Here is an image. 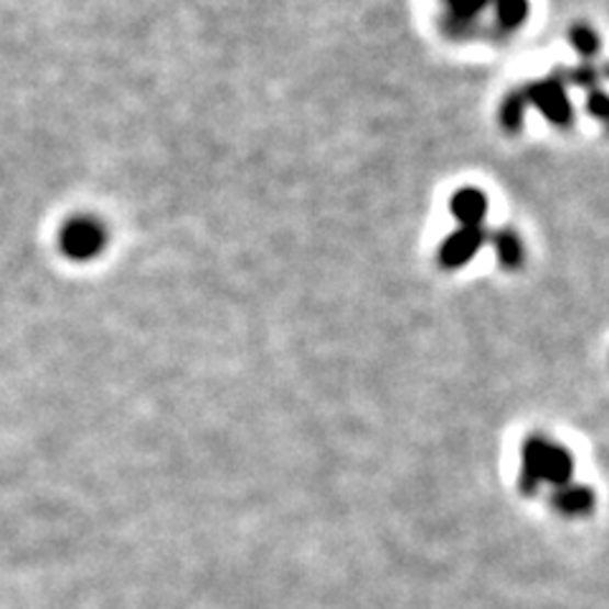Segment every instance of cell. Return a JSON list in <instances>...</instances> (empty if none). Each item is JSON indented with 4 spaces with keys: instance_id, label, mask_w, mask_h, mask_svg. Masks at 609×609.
Listing matches in <instances>:
<instances>
[{
    "instance_id": "obj_13",
    "label": "cell",
    "mask_w": 609,
    "mask_h": 609,
    "mask_svg": "<svg viewBox=\"0 0 609 609\" xmlns=\"http://www.w3.org/2000/svg\"><path fill=\"white\" fill-rule=\"evenodd\" d=\"M487 3V0H450V5L458 11L460 15H473L481 11V8Z\"/></svg>"
},
{
    "instance_id": "obj_11",
    "label": "cell",
    "mask_w": 609,
    "mask_h": 609,
    "mask_svg": "<svg viewBox=\"0 0 609 609\" xmlns=\"http://www.w3.org/2000/svg\"><path fill=\"white\" fill-rule=\"evenodd\" d=\"M568 41H572V46L582 56H595L599 52V36L589 26H574Z\"/></svg>"
},
{
    "instance_id": "obj_2",
    "label": "cell",
    "mask_w": 609,
    "mask_h": 609,
    "mask_svg": "<svg viewBox=\"0 0 609 609\" xmlns=\"http://www.w3.org/2000/svg\"><path fill=\"white\" fill-rule=\"evenodd\" d=\"M523 97H526V104H531V108L539 110L551 125L564 127L572 122V115H574L572 104H568L566 89L559 79L531 81V84L523 89Z\"/></svg>"
},
{
    "instance_id": "obj_9",
    "label": "cell",
    "mask_w": 609,
    "mask_h": 609,
    "mask_svg": "<svg viewBox=\"0 0 609 609\" xmlns=\"http://www.w3.org/2000/svg\"><path fill=\"white\" fill-rule=\"evenodd\" d=\"M528 15V0H498V21L508 29H518Z\"/></svg>"
},
{
    "instance_id": "obj_12",
    "label": "cell",
    "mask_w": 609,
    "mask_h": 609,
    "mask_svg": "<svg viewBox=\"0 0 609 609\" xmlns=\"http://www.w3.org/2000/svg\"><path fill=\"white\" fill-rule=\"evenodd\" d=\"M587 112L591 117L609 122V94H605L602 89H591L587 94Z\"/></svg>"
},
{
    "instance_id": "obj_7",
    "label": "cell",
    "mask_w": 609,
    "mask_h": 609,
    "mask_svg": "<svg viewBox=\"0 0 609 609\" xmlns=\"http://www.w3.org/2000/svg\"><path fill=\"white\" fill-rule=\"evenodd\" d=\"M493 247H495V255H498V259H500V264L506 267V270H516V267H521L523 244H521V239H518L516 232H510V229L495 232Z\"/></svg>"
},
{
    "instance_id": "obj_4",
    "label": "cell",
    "mask_w": 609,
    "mask_h": 609,
    "mask_svg": "<svg viewBox=\"0 0 609 609\" xmlns=\"http://www.w3.org/2000/svg\"><path fill=\"white\" fill-rule=\"evenodd\" d=\"M595 490L579 483H566L562 487H554V493H551V506H554L556 514L566 518L589 516L595 510Z\"/></svg>"
},
{
    "instance_id": "obj_8",
    "label": "cell",
    "mask_w": 609,
    "mask_h": 609,
    "mask_svg": "<svg viewBox=\"0 0 609 609\" xmlns=\"http://www.w3.org/2000/svg\"><path fill=\"white\" fill-rule=\"evenodd\" d=\"M526 97L523 92H514L506 97V102H503V110H500V120H503V127L510 129V133H516V129H521L523 125V115H526Z\"/></svg>"
},
{
    "instance_id": "obj_10",
    "label": "cell",
    "mask_w": 609,
    "mask_h": 609,
    "mask_svg": "<svg viewBox=\"0 0 609 609\" xmlns=\"http://www.w3.org/2000/svg\"><path fill=\"white\" fill-rule=\"evenodd\" d=\"M562 84H572V87H582V89H597L599 84V71L595 67H589V64H582V67H574V69H566L562 75Z\"/></svg>"
},
{
    "instance_id": "obj_6",
    "label": "cell",
    "mask_w": 609,
    "mask_h": 609,
    "mask_svg": "<svg viewBox=\"0 0 609 609\" xmlns=\"http://www.w3.org/2000/svg\"><path fill=\"white\" fill-rule=\"evenodd\" d=\"M102 232L92 222H75L64 232V249L75 257H89L100 249Z\"/></svg>"
},
{
    "instance_id": "obj_3",
    "label": "cell",
    "mask_w": 609,
    "mask_h": 609,
    "mask_svg": "<svg viewBox=\"0 0 609 609\" xmlns=\"http://www.w3.org/2000/svg\"><path fill=\"white\" fill-rule=\"evenodd\" d=\"M483 241H485L483 226H462V229H458L444 239L440 251L442 264L452 267V270L454 267L467 264L470 259L477 255V249L483 247Z\"/></svg>"
},
{
    "instance_id": "obj_1",
    "label": "cell",
    "mask_w": 609,
    "mask_h": 609,
    "mask_svg": "<svg viewBox=\"0 0 609 609\" xmlns=\"http://www.w3.org/2000/svg\"><path fill=\"white\" fill-rule=\"evenodd\" d=\"M574 477V454L564 444L531 435L521 447V485L523 495H535L543 485L562 487Z\"/></svg>"
},
{
    "instance_id": "obj_5",
    "label": "cell",
    "mask_w": 609,
    "mask_h": 609,
    "mask_svg": "<svg viewBox=\"0 0 609 609\" xmlns=\"http://www.w3.org/2000/svg\"><path fill=\"white\" fill-rule=\"evenodd\" d=\"M452 214L462 226H481L487 214V199L477 189H462L452 199Z\"/></svg>"
}]
</instances>
